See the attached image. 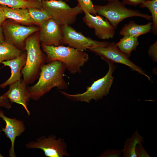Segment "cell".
Wrapping results in <instances>:
<instances>
[{"mask_svg":"<svg viewBox=\"0 0 157 157\" xmlns=\"http://www.w3.org/2000/svg\"><path fill=\"white\" fill-rule=\"evenodd\" d=\"M6 20L3 9L0 4V26H2Z\"/></svg>","mask_w":157,"mask_h":157,"instance_id":"obj_30","label":"cell"},{"mask_svg":"<svg viewBox=\"0 0 157 157\" xmlns=\"http://www.w3.org/2000/svg\"><path fill=\"white\" fill-rule=\"evenodd\" d=\"M137 37L124 36L116 45L123 53L129 57L131 52L136 50L139 44Z\"/></svg>","mask_w":157,"mask_h":157,"instance_id":"obj_20","label":"cell"},{"mask_svg":"<svg viewBox=\"0 0 157 157\" xmlns=\"http://www.w3.org/2000/svg\"><path fill=\"white\" fill-rule=\"evenodd\" d=\"M3 156L1 154L0 152V157H3Z\"/></svg>","mask_w":157,"mask_h":157,"instance_id":"obj_33","label":"cell"},{"mask_svg":"<svg viewBox=\"0 0 157 157\" xmlns=\"http://www.w3.org/2000/svg\"><path fill=\"white\" fill-rule=\"evenodd\" d=\"M40 42L39 37L35 36L30 37L26 40V60L21 72L23 80L27 84L34 81L41 66L46 60L41 50Z\"/></svg>","mask_w":157,"mask_h":157,"instance_id":"obj_4","label":"cell"},{"mask_svg":"<svg viewBox=\"0 0 157 157\" xmlns=\"http://www.w3.org/2000/svg\"><path fill=\"white\" fill-rule=\"evenodd\" d=\"M99 56L106 62L117 63L128 66L131 69L147 77L150 80L149 77L139 67L135 64L129 59V57L122 52L114 42H108L103 46L96 47L89 50Z\"/></svg>","mask_w":157,"mask_h":157,"instance_id":"obj_8","label":"cell"},{"mask_svg":"<svg viewBox=\"0 0 157 157\" xmlns=\"http://www.w3.org/2000/svg\"><path fill=\"white\" fill-rule=\"evenodd\" d=\"M107 63L109 66L107 73L103 77L94 81L90 86L87 87L85 92L74 94L61 90H60V92L69 99L74 101L89 103L92 99L97 101L102 99L109 94L114 79L112 74L115 68L113 63Z\"/></svg>","mask_w":157,"mask_h":157,"instance_id":"obj_3","label":"cell"},{"mask_svg":"<svg viewBox=\"0 0 157 157\" xmlns=\"http://www.w3.org/2000/svg\"><path fill=\"white\" fill-rule=\"evenodd\" d=\"M135 151L137 155V157H150L144 149L142 144V142H139L137 144L135 148Z\"/></svg>","mask_w":157,"mask_h":157,"instance_id":"obj_26","label":"cell"},{"mask_svg":"<svg viewBox=\"0 0 157 157\" xmlns=\"http://www.w3.org/2000/svg\"><path fill=\"white\" fill-rule=\"evenodd\" d=\"M66 68L65 64L58 60L42 65L38 81L28 88L30 99L38 100L55 87L59 89H67L68 84L64 79Z\"/></svg>","mask_w":157,"mask_h":157,"instance_id":"obj_1","label":"cell"},{"mask_svg":"<svg viewBox=\"0 0 157 157\" xmlns=\"http://www.w3.org/2000/svg\"><path fill=\"white\" fill-rule=\"evenodd\" d=\"M42 47L46 53L47 62L60 61L72 74L80 73L81 67L89 59L87 53L69 46H48L42 43Z\"/></svg>","mask_w":157,"mask_h":157,"instance_id":"obj_2","label":"cell"},{"mask_svg":"<svg viewBox=\"0 0 157 157\" xmlns=\"http://www.w3.org/2000/svg\"><path fill=\"white\" fill-rule=\"evenodd\" d=\"M26 85L23 80L20 79L10 85L8 90L2 96L11 104L15 103L22 105L29 116L30 112L28 105L30 98Z\"/></svg>","mask_w":157,"mask_h":157,"instance_id":"obj_14","label":"cell"},{"mask_svg":"<svg viewBox=\"0 0 157 157\" xmlns=\"http://www.w3.org/2000/svg\"><path fill=\"white\" fill-rule=\"evenodd\" d=\"M26 52L22 53L18 57L9 60L3 61L4 66H9L11 70L10 78L3 83L0 84V88H4L6 87L21 79V72L24 66L26 60Z\"/></svg>","mask_w":157,"mask_h":157,"instance_id":"obj_15","label":"cell"},{"mask_svg":"<svg viewBox=\"0 0 157 157\" xmlns=\"http://www.w3.org/2000/svg\"><path fill=\"white\" fill-rule=\"evenodd\" d=\"M148 53L149 55L154 62L157 60V42L156 41L149 47Z\"/></svg>","mask_w":157,"mask_h":157,"instance_id":"obj_27","label":"cell"},{"mask_svg":"<svg viewBox=\"0 0 157 157\" xmlns=\"http://www.w3.org/2000/svg\"><path fill=\"white\" fill-rule=\"evenodd\" d=\"M144 142L143 138L138 133L136 130L131 138H128L125 142L123 149V157H136L137 155L135 148L138 143Z\"/></svg>","mask_w":157,"mask_h":157,"instance_id":"obj_19","label":"cell"},{"mask_svg":"<svg viewBox=\"0 0 157 157\" xmlns=\"http://www.w3.org/2000/svg\"><path fill=\"white\" fill-rule=\"evenodd\" d=\"M84 13L83 21L89 27L94 29L95 34L97 37L105 40L114 37L115 28L108 21L97 15H92L87 12Z\"/></svg>","mask_w":157,"mask_h":157,"instance_id":"obj_11","label":"cell"},{"mask_svg":"<svg viewBox=\"0 0 157 157\" xmlns=\"http://www.w3.org/2000/svg\"><path fill=\"white\" fill-rule=\"evenodd\" d=\"M26 1H41L40 0H24Z\"/></svg>","mask_w":157,"mask_h":157,"instance_id":"obj_32","label":"cell"},{"mask_svg":"<svg viewBox=\"0 0 157 157\" xmlns=\"http://www.w3.org/2000/svg\"><path fill=\"white\" fill-rule=\"evenodd\" d=\"M41 1H46V0H40ZM66 1H69V0H65Z\"/></svg>","mask_w":157,"mask_h":157,"instance_id":"obj_34","label":"cell"},{"mask_svg":"<svg viewBox=\"0 0 157 157\" xmlns=\"http://www.w3.org/2000/svg\"><path fill=\"white\" fill-rule=\"evenodd\" d=\"M41 1H29L24 0H0V4L14 8H35L42 9Z\"/></svg>","mask_w":157,"mask_h":157,"instance_id":"obj_21","label":"cell"},{"mask_svg":"<svg viewBox=\"0 0 157 157\" xmlns=\"http://www.w3.org/2000/svg\"><path fill=\"white\" fill-rule=\"evenodd\" d=\"M41 2L42 9L61 26L73 24L78 15L83 12L78 4L71 7L62 0L42 1Z\"/></svg>","mask_w":157,"mask_h":157,"instance_id":"obj_5","label":"cell"},{"mask_svg":"<svg viewBox=\"0 0 157 157\" xmlns=\"http://www.w3.org/2000/svg\"><path fill=\"white\" fill-rule=\"evenodd\" d=\"M28 9L35 24L39 26L51 18L47 12L42 9L29 8Z\"/></svg>","mask_w":157,"mask_h":157,"instance_id":"obj_23","label":"cell"},{"mask_svg":"<svg viewBox=\"0 0 157 157\" xmlns=\"http://www.w3.org/2000/svg\"><path fill=\"white\" fill-rule=\"evenodd\" d=\"M1 5L6 19H12L17 23L29 26L35 24L28 8H14L4 5Z\"/></svg>","mask_w":157,"mask_h":157,"instance_id":"obj_16","label":"cell"},{"mask_svg":"<svg viewBox=\"0 0 157 157\" xmlns=\"http://www.w3.org/2000/svg\"><path fill=\"white\" fill-rule=\"evenodd\" d=\"M5 41V39L3 33L2 26H0V43Z\"/></svg>","mask_w":157,"mask_h":157,"instance_id":"obj_31","label":"cell"},{"mask_svg":"<svg viewBox=\"0 0 157 157\" xmlns=\"http://www.w3.org/2000/svg\"><path fill=\"white\" fill-rule=\"evenodd\" d=\"M146 0H123L122 3L133 5H137L143 4Z\"/></svg>","mask_w":157,"mask_h":157,"instance_id":"obj_29","label":"cell"},{"mask_svg":"<svg viewBox=\"0 0 157 157\" xmlns=\"http://www.w3.org/2000/svg\"><path fill=\"white\" fill-rule=\"evenodd\" d=\"M94 7L97 14L105 17L115 28L121 22L127 18L140 17L148 20L151 19V15L138 10L127 8L118 0L109 1L105 5H95Z\"/></svg>","mask_w":157,"mask_h":157,"instance_id":"obj_6","label":"cell"},{"mask_svg":"<svg viewBox=\"0 0 157 157\" xmlns=\"http://www.w3.org/2000/svg\"><path fill=\"white\" fill-rule=\"evenodd\" d=\"M39 38L42 44L48 46H58L62 38L61 26L50 18L39 26Z\"/></svg>","mask_w":157,"mask_h":157,"instance_id":"obj_12","label":"cell"},{"mask_svg":"<svg viewBox=\"0 0 157 157\" xmlns=\"http://www.w3.org/2000/svg\"><path fill=\"white\" fill-rule=\"evenodd\" d=\"M122 151L121 150L117 149H108L102 152L99 157H120Z\"/></svg>","mask_w":157,"mask_h":157,"instance_id":"obj_25","label":"cell"},{"mask_svg":"<svg viewBox=\"0 0 157 157\" xmlns=\"http://www.w3.org/2000/svg\"><path fill=\"white\" fill-rule=\"evenodd\" d=\"M61 28L63 36L60 44H67L76 49L83 51L90 50L96 47L104 46L108 42L97 41L86 37L70 26H62Z\"/></svg>","mask_w":157,"mask_h":157,"instance_id":"obj_9","label":"cell"},{"mask_svg":"<svg viewBox=\"0 0 157 157\" xmlns=\"http://www.w3.org/2000/svg\"><path fill=\"white\" fill-rule=\"evenodd\" d=\"M78 4L83 12H87L94 15H97L94 5L91 0H77Z\"/></svg>","mask_w":157,"mask_h":157,"instance_id":"obj_24","label":"cell"},{"mask_svg":"<svg viewBox=\"0 0 157 157\" xmlns=\"http://www.w3.org/2000/svg\"><path fill=\"white\" fill-rule=\"evenodd\" d=\"M152 22H149L143 25L137 24L131 21L123 27L119 34L124 36L135 37L138 38L141 35L150 32L151 30Z\"/></svg>","mask_w":157,"mask_h":157,"instance_id":"obj_17","label":"cell"},{"mask_svg":"<svg viewBox=\"0 0 157 157\" xmlns=\"http://www.w3.org/2000/svg\"><path fill=\"white\" fill-rule=\"evenodd\" d=\"M140 6L147 8L151 14L152 19L151 31L155 35L157 33V0H145Z\"/></svg>","mask_w":157,"mask_h":157,"instance_id":"obj_22","label":"cell"},{"mask_svg":"<svg viewBox=\"0 0 157 157\" xmlns=\"http://www.w3.org/2000/svg\"><path fill=\"white\" fill-rule=\"evenodd\" d=\"M19 49L6 41L0 43V63L15 58L22 53Z\"/></svg>","mask_w":157,"mask_h":157,"instance_id":"obj_18","label":"cell"},{"mask_svg":"<svg viewBox=\"0 0 157 157\" xmlns=\"http://www.w3.org/2000/svg\"><path fill=\"white\" fill-rule=\"evenodd\" d=\"M107 0V1H113V0Z\"/></svg>","mask_w":157,"mask_h":157,"instance_id":"obj_35","label":"cell"},{"mask_svg":"<svg viewBox=\"0 0 157 157\" xmlns=\"http://www.w3.org/2000/svg\"></svg>","mask_w":157,"mask_h":157,"instance_id":"obj_36","label":"cell"},{"mask_svg":"<svg viewBox=\"0 0 157 157\" xmlns=\"http://www.w3.org/2000/svg\"><path fill=\"white\" fill-rule=\"evenodd\" d=\"M0 118L6 123L5 127H1L0 132H3L11 142V147L9 151V156L16 157L15 152V141L17 137L20 136L26 129L24 124L21 120L15 118H10L6 116L0 108Z\"/></svg>","mask_w":157,"mask_h":157,"instance_id":"obj_13","label":"cell"},{"mask_svg":"<svg viewBox=\"0 0 157 157\" xmlns=\"http://www.w3.org/2000/svg\"><path fill=\"white\" fill-rule=\"evenodd\" d=\"M11 107V103L7 99L4 98L2 95L0 96V108L3 107L9 109Z\"/></svg>","mask_w":157,"mask_h":157,"instance_id":"obj_28","label":"cell"},{"mask_svg":"<svg viewBox=\"0 0 157 157\" xmlns=\"http://www.w3.org/2000/svg\"><path fill=\"white\" fill-rule=\"evenodd\" d=\"M2 26L5 41L17 47L22 45L29 36L39 30L35 26H24L6 20Z\"/></svg>","mask_w":157,"mask_h":157,"instance_id":"obj_10","label":"cell"},{"mask_svg":"<svg viewBox=\"0 0 157 157\" xmlns=\"http://www.w3.org/2000/svg\"><path fill=\"white\" fill-rule=\"evenodd\" d=\"M25 147L27 149H40L43 151L44 155L48 157L69 156L64 140L60 138L57 140L56 136L53 135H49L47 137L42 135L35 141L26 144Z\"/></svg>","mask_w":157,"mask_h":157,"instance_id":"obj_7","label":"cell"}]
</instances>
